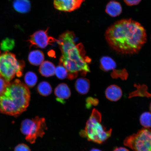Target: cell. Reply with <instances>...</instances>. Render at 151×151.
<instances>
[{
	"label": "cell",
	"instance_id": "cell-1",
	"mask_svg": "<svg viewBox=\"0 0 151 151\" xmlns=\"http://www.w3.org/2000/svg\"><path fill=\"white\" fill-rule=\"evenodd\" d=\"M105 37L113 50L124 54L137 53L147 41L146 29L132 19L115 22L107 28Z\"/></svg>",
	"mask_w": 151,
	"mask_h": 151
},
{
	"label": "cell",
	"instance_id": "cell-2",
	"mask_svg": "<svg viewBox=\"0 0 151 151\" xmlns=\"http://www.w3.org/2000/svg\"><path fill=\"white\" fill-rule=\"evenodd\" d=\"M74 32L66 31L59 36L57 43L62 53L60 65H63L68 72V78L74 79L79 73L86 75L90 72L88 63L91 59L86 56V51L82 43L76 44Z\"/></svg>",
	"mask_w": 151,
	"mask_h": 151
},
{
	"label": "cell",
	"instance_id": "cell-3",
	"mask_svg": "<svg viewBox=\"0 0 151 151\" xmlns=\"http://www.w3.org/2000/svg\"><path fill=\"white\" fill-rule=\"evenodd\" d=\"M31 93L28 87L18 79L9 83L0 94V113L17 117L29 105Z\"/></svg>",
	"mask_w": 151,
	"mask_h": 151
},
{
	"label": "cell",
	"instance_id": "cell-4",
	"mask_svg": "<svg viewBox=\"0 0 151 151\" xmlns=\"http://www.w3.org/2000/svg\"><path fill=\"white\" fill-rule=\"evenodd\" d=\"M101 113L93 109L85 129L80 132L81 136L98 144H101L107 140L111 136L112 130H107L101 124Z\"/></svg>",
	"mask_w": 151,
	"mask_h": 151
},
{
	"label": "cell",
	"instance_id": "cell-5",
	"mask_svg": "<svg viewBox=\"0 0 151 151\" xmlns=\"http://www.w3.org/2000/svg\"><path fill=\"white\" fill-rule=\"evenodd\" d=\"M24 67V62L18 60L12 53L6 52L0 55V75L7 82L16 76H22Z\"/></svg>",
	"mask_w": 151,
	"mask_h": 151
},
{
	"label": "cell",
	"instance_id": "cell-6",
	"mask_svg": "<svg viewBox=\"0 0 151 151\" xmlns=\"http://www.w3.org/2000/svg\"><path fill=\"white\" fill-rule=\"evenodd\" d=\"M47 128L45 119L37 116L35 118L25 119L22 121L20 130L25 136L26 140L33 144L37 138L43 137Z\"/></svg>",
	"mask_w": 151,
	"mask_h": 151
},
{
	"label": "cell",
	"instance_id": "cell-7",
	"mask_svg": "<svg viewBox=\"0 0 151 151\" xmlns=\"http://www.w3.org/2000/svg\"><path fill=\"white\" fill-rule=\"evenodd\" d=\"M124 144L133 151H151V129L142 128L126 137Z\"/></svg>",
	"mask_w": 151,
	"mask_h": 151
},
{
	"label": "cell",
	"instance_id": "cell-8",
	"mask_svg": "<svg viewBox=\"0 0 151 151\" xmlns=\"http://www.w3.org/2000/svg\"><path fill=\"white\" fill-rule=\"evenodd\" d=\"M48 29V28L46 30H39L30 36L28 41L31 47L45 48L48 45H52L54 42H57L58 39L49 35Z\"/></svg>",
	"mask_w": 151,
	"mask_h": 151
},
{
	"label": "cell",
	"instance_id": "cell-9",
	"mask_svg": "<svg viewBox=\"0 0 151 151\" xmlns=\"http://www.w3.org/2000/svg\"><path fill=\"white\" fill-rule=\"evenodd\" d=\"M86 0H54L55 8L65 12H71L80 8Z\"/></svg>",
	"mask_w": 151,
	"mask_h": 151
},
{
	"label": "cell",
	"instance_id": "cell-10",
	"mask_svg": "<svg viewBox=\"0 0 151 151\" xmlns=\"http://www.w3.org/2000/svg\"><path fill=\"white\" fill-rule=\"evenodd\" d=\"M54 92L56 101L63 104L65 103V100L68 99L71 95L70 89L65 83L58 85L55 89Z\"/></svg>",
	"mask_w": 151,
	"mask_h": 151
},
{
	"label": "cell",
	"instance_id": "cell-11",
	"mask_svg": "<svg viewBox=\"0 0 151 151\" xmlns=\"http://www.w3.org/2000/svg\"><path fill=\"white\" fill-rule=\"evenodd\" d=\"M105 94L107 99L111 101H118L122 97V91L121 88L116 85H112L107 87Z\"/></svg>",
	"mask_w": 151,
	"mask_h": 151
},
{
	"label": "cell",
	"instance_id": "cell-12",
	"mask_svg": "<svg viewBox=\"0 0 151 151\" xmlns=\"http://www.w3.org/2000/svg\"><path fill=\"white\" fill-rule=\"evenodd\" d=\"M105 11L109 16L115 17L121 14L122 7L118 2L111 1L106 5Z\"/></svg>",
	"mask_w": 151,
	"mask_h": 151
},
{
	"label": "cell",
	"instance_id": "cell-13",
	"mask_svg": "<svg viewBox=\"0 0 151 151\" xmlns=\"http://www.w3.org/2000/svg\"><path fill=\"white\" fill-rule=\"evenodd\" d=\"M56 68L52 62L49 61L43 62L40 67L39 71L43 76L49 77L55 74Z\"/></svg>",
	"mask_w": 151,
	"mask_h": 151
},
{
	"label": "cell",
	"instance_id": "cell-14",
	"mask_svg": "<svg viewBox=\"0 0 151 151\" xmlns=\"http://www.w3.org/2000/svg\"><path fill=\"white\" fill-rule=\"evenodd\" d=\"M13 6L17 12L26 14L31 10V4L29 0H14Z\"/></svg>",
	"mask_w": 151,
	"mask_h": 151
},
{
	"label": "cell",
	"instance_id": "cell-15",
	"mask_svg": "<svg viewBox=\"0 0 151 151\" xmlns=\"http://www.w3.org/2000/svg\"><path fill=\"white\" fill-rule=\"evenodd\" d=\"M43 52L39 50L32 51L29 53L28 60L29 63L34 65H40L44 60Z\"/></svg>",
	"mask_w": 151,
	"mask_h": 151
},
{
	"label": "cell",
	"instance_id": "cell-16",
	"mask_svg": "<svg viewBox=\"0 0 151 151\" xmlns=\"http://www.w3.org/2000/svg\"><path fill=\"white\" fill-rule=\"evenodd\" d=\"M75 87L76 89L79 93L82 94H86L90 90V81L86 78H78L75 82Z\"/></svg>",
	"mask_w": 151,
	"mask_h": 151
},
{
	"label": "cell",
	"instance_id": "cell-17",
	"mask_svg": "<svg viewBox=\"0 0 151 151\" xmlns=\"http://www.w3.org/2000/svg\"><path fill=\"white\" fill-rule=\"evenodd\" d=\"M100 68L104 71L107 72L114 70L116 68V62L110 57L103 56L100 60Z\"/></svg>",
	"mask_w": 151,
	"mask_h": 151
},
{
	"label": "cell",
	"instance_id": "cell-18",
	"mask_svg": "<svg viewBox=\"0 0 151 151\" xmlns=\"http://www.w3.org/2000/svg\"><path fill=\"white\" fill-rule=\"evenodd\" d=\"M137 90L129 94V98L135 97H151V94L148 91V87L146 85L134 84Z\"/></svg>",
	"mask_w": 151,
	"mask_h": 151
},
{
	"label": "cell",
	"instance_id": "cell-19",
	"mask_svg": "<svg viewBox=\"0 0 151 151\" xmlns=\"http://www.w3.org/2000/svg\"><path fill=\"white\" fill-rule=\"evenodd\" d=\"M37 90L40 94L45 96L50 95L52 92L51 86L46 81L40 83L37 86Z\"/></svg>",
	"mask_w": 151,
	"mask_h": 151
},
{
	"label": "cell",
	"instance_id": "cell-20",
	"mask_svg": "<svg viewBox=\"0 0 151 151\" xmlns=\"http://www.w3.org/2000/svg\"><path fill=\"white\" fill-rule=\"evenodd\" d=\"M24 80L26 86L30 88H32L37 84V77L35 73L29 71L26 73L24 77Z\"/></svg>",
	"mask_w": 151,
	"mask_h": 151
},
{
	"label": "cell",
	"instance_id": "cell-21",
	"mask_svg": "<svg viewBox=\"0 0 151 151\" xmlns=\"http://www.w3.org/2000/svg\"><path fill=\"white\" fill-rule=\"evenodd\" d=\"M139 122L144 128H151V113L147 112L142 113L139 118Z\"/></svg>",
	"mask_w": 151,
	"mask_h": 151
},
{
	"label": "cell",
	"instance_id": "cell-22",
	"mask_svg": "<svg viewBox=\"0 0 151 151\" xmlns=\"http://www.w3.org/2000/svg\"><path fill=\"white\" fill-rule=\"evenodd\" d=\"M128 73L125 69L113 70L111 76L113 78H120L122 80H126L128 78Z\"/></svg>",
	"mask_w": 151,
	"mask_h": 151
},
{
	"label": "cell",
	"instance_id": "cell-23",
	"mask_svg": "<svg viewBox=\"0 0 151 151\" xmlns=\"http://www.w3.org/2000/svg\"><path fill=\"white\" fill-rule=\"evenodd\" d=\"M55 74L58 78L61 80H63L68 76L67 70L63 65H59L56 68Z\"/></svg>",
	"mask_w": 151,
	"mask_h": 151
},
{
	"label": "cell",
	"instance_id": "cell-24",
	"mask_svg": "<svg viewBox=\"0 0 151 151\" xmlns=\"http://www.w3.org/2000/svg\"><path fill=\"white\" fill-rule=\"evenodd\" d=\"M14 40L6 39L4 40L1 44V50L5 52L12 50L14 46Z\"/></svg>",
	"mask_w": 151,
	"mask_h": 151
},
{
	"label": "cell",
	"instance_id": "cell-25",
	"mask_svg": "<svg viewBox=\"0 0 151 151\" xmlns=\"http://www.w3.org/2000/svg\"><path fill=\"white\" fill-rule=\"evenodd\" d=\"M10 82H7L0 75V94L2 93L8 86Z\"/></svg>",
	"mask_w": 151,
	"mask_h": 151
},
{
	"label": "cell",
	"instance_id": "cell-26",
	"mask_svg": "<svg viewBox=\"0 0 151 151\" xmlns=\"http://www.w3.org/2000/svg\"><path fill=\"white\" fill-rule=\"evenodd\" d=\"M14 151H31L29 147L24 143L19 144L15 147Z\"/></svg>",
	"mask_w": 151,
	"mask_h": 151
},
{
	"label": "cell",
	"instance_id": "cell-27",
	"mask_svg": "<svg viewBox=\"0 0 151 151\" xmlns=\"http://www.w3.org/2000/svg\"><path fill=\"white\" fill-rule=\"evenodd\" d=\"M86 106L90 107L91 105L96 106L99 103V100L97 99L91 97L88 98L86 99Z\"/></svg>",
	"mask_w": 151,
	"mask_h": 151
},
{
	"label": "cell",
	"instance_id": "cell-28",
	"mask_svg": "<svg viewBox=\"0 0 151 151\" xmlns=\"http://www.w3.org/2000/svg\"><path fill=\"white\" fill-rule=\"evenodd\" d=\"M141 0H124L126 4L129 6L137 5L140 3Z\"/></svg>",
	"mask_w": 151,
	"mask_h": 151
},
{
	"label": "cell",
	"instance_id": "cell-29",
	"mask_svg": "<svg viewBox=\"0 0 151 151\" xmlns=\"http://www.w3.org/2000/svg\"><path fill=\"white\" fill-rule=\"evenodd\" d=\"M113 151H129L127 148L124 147H117L114 149Z\"/></svg>",
	"mask_w": 151,
	"mask_h": 151
},
{
	"label": "cell",
	"instance_id": "cell-30",
	"mask_svg": "<svg viewBox=\"0 0 151 151\" xmlns=\"http://www.w3.org/2000/svg\"><path fill=\"white\" fill-rule=\"evenodd\" d=\"M90 151H102L101 150H99V149L96 148H92Z\"/></svg>",
	"mask_w": 151,
	"mask_h": 151
},
{
	"label": "cell",
	"instance_id": "cell-31",
	"mask_svg": "<svg viewBox=\"0 0 151 151\" xmlns=\"http://www.w3.org/2000/svg\"><path fill=\"white\" fill-rule=\"evenodd\" d=\"M150 110L151 113V103L150 105Z\"/></svg>",
	"mask_w": 151,
	"mask_h": 151
}]
</instances>
